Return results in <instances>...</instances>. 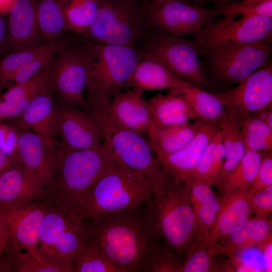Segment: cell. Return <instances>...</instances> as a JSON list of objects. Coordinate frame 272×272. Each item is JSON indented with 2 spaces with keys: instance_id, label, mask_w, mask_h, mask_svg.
Instances as JSON below:
<instances>
[{
  "instance_id": "39",
  "label": "cell",
  "mask_w": 272,
  "mask_h": 272,
  "mask_svg": "<svg viewBox=\"0 0 272 272\" xmlns=\"http://www.w3.org/2000/svg\"><path fill=\"white\" fill-rule=\"evenodd\" d=\"M49 44L6 54L0 57V91L12 84V80L22 67L46 50Z\"/></svg>"
},
{
  "instance_id": "13",
  "label": "cell",
  "mask_w": 272,
  "mask_h": 272,
  "mask_svg": "<svg viewBox=\"0 0 272 272\" xmlns=\"http://www.w3.org/2000/svg\"><path fill=\"white\" fill-rule=\"evenodd\" d=\"M51 204V201H27L0 206L7 228V251L25 250L41 263L47 264L40 256L38 244L43 219Z\"/></svg>"
},
{
  "instance_id": "18",
  "label": "cell",
  "mask_w": 272,
  "mask_h": 272,
  "mask_svg": "<svg viewBox=\"0 0 272 272\" xmlns=\"http://www.w3.org/2000/svg\"><path fill=\"white\" fill-rule=\"evenodd\" d=\"M39 0H16L8 14L4 55L43 44L37 21Z\"/></svg>"
},
{
  "instance_id": "6",
  "label": "cell",
  "mask_w": 272,
  "mask_h": 272,
  "mask_svg": "<svg viewBox=\"0 0 272 272\" xmlns=\"http://www.w3.org/2000/svg\"><path fill=\"white\" fill-rule=\"evenodd\" d=\"M86 41L89 71L86 104H108L115 96L128 89L129 80L140 59L139 52L125 46Z\"/></svg>"
},
{
  "instance_id": "46",
  "label": "cell",
  "mask_w": 272,
  "mask_h": 272,
  "mask_svg": "<svg viewBox=\"0 0 272 272\" xmlns=\"http://www.w3.org/2000/svg\"><path fill=\"white\" fill-rule=\"evenodd\" d=\"M267 0H241L228 4H216L211 8L219 15H239L242 11Z\"/></svg>"
},
{
  "instance_id": "33",
  "label": "cell",
  "mask_w": 272,
  "mask_h": 272,
  "mask_svg": "<svg viewBox=\"0 0 272 272\" xmlns=\"http://www.w3.org/2000/svg\"><path fill=\"white\" fill-rule=\"evenodd\" d=\"M266 152L246 151L237 165L221 180L218 189L222 197L248 187L254 180Z\"/></svg>"
},
{
  "instance_id": "15",
  "label": "cell",
  "mask_w": 272,
  "mask_h": 272,
  "mask_svg": "<svg viewBox=\"0 0 272 272\" xmlns=\"http://www.w3.org/2000/svg\"><path fill=\"white\" fill-rule=\"evenodd\" d=\"M234 88L215 92L229 108L242 118L272 105V61L253 73Z\"/></svg>"
},
{
  "instance_id": "36",
  "label": "cell",
  "mask_w": 272,
  "mask_h": 272,
  "mask_svg": "<svg viewBox=\"0 0 272 272\" xmlns=\"http://www.w3.org/2000/svg\"><path fill=\"white\" fill-rule=\"evenodd\" d=\"M73 272H124L92 242L86 240L75 257Z\"/></svg>"
},
{
  "instance_id": "37",
  "label": "cell",
  "mask_w": 272,
  "mask_h": 272,
  "mask_svg": "<svg viewBox=\"0 0 272 272\" xmlns=\"http://www.w3.org/2000/svg\"><path fill=\"white\" fill-rule=\"evenodd\" d=\"M246 151H272V129L253 116L239 118Z\"/></svg>"
},
{
  "instance_id": "7",
  "label": "cell",
  "mask_w": 272,
  "mask_h": 272,
  "mask_svg": "<svg viewBox=\"0 0 272 272\" xmlns=\"http://www.w3.org/2000/svg\"><path fill=\"white\" fill-rule=\"evenodd\" d=\"M152 27L143 0H99L95 19L84 36L91 42L138 50L148 39Z\"/></svg>"
},
{
  "instance_id": "17",
  "label": "cell",
  "mask_w": 272,
  "mask_h": 272,
  "mask_svg": "<svg viewBox=\"0 0 272 272\" xmlns=\"http://www.w3.org/2000/svg\"><path fill=\"white\" fill-rule=\"evenodd\" d=\"M51 199L47 186L20 161L13 163L0 174V206Z\"/></svg>"
},
{
  "instance_id": "29",
  "label": "cell",
  "mask_w": 272,
  "mask_h": 272,
  "mask_svg": "<svg viewBox=\"0 0 272 272\" xmlns=\"http://www.w3.org/2000/svg\"><path fill=\"white\" fill-rule=\"evenodd\" d=\"M152 123L170 126L190 122L197 117L189 104L173 94L158 93L149 101Z\"/></svg>"
},
{
  "instance_id": "1",
  "label": "cell",
  "mask_w": 272,
  "mask_h": 272,
  "mask_svg": "<svg viewBox=\"0 0 272 272\" xmlns=\"http://www.w3.org/2000/svg\"><path fill=\"white\" fill-rule=\"evenodd\" d=\"M53 156L55 170L52 205L71 221H82L87 196L109 166L114 153L104 141L100 147L85 150L58 146L53 150Z\"/></svg>"
},
{
  "instance_id": "54",
  "label": "cell",
  "mask_w": 272,
  "mask_h": 272,
  "mask_svg": "<svg viewBox=\"0 0 272 272\" xmlns=\"http://www.w3.org/2000/svg\"><path fill=\"white\" fill-rule=\"evenodd\" d=\"M0 272H10L8 253L0 254Z\"/></svg>"
},
{
  "instance_id": "38",
  "label": "cell",
  "mask_w": 272,
  "mask_h": 272,
  "mask_svg": "<svg viewBox=\"0 0 272 272\" xmlns=\"http://www.w3.org/2000/svg\"><path fill=\"white\" fill-rule=\"evenodd\" d=\"M99 2V0H66L69 31L84 35L95 19Z\"/></svg>"
},
{
  "instance_id": "42",
  "label": "cell",
  "mask_w": 272,
  "mask_h": 272,
  "mask_svg": "<svg viewBox=\"0 0 272 272\" xmlns=\"http://www.w3.org/2000/svg\"><path fill=\"white\" fill-rule=\"evenodd\" d=\"M7 252L10 272H62L56 266L41 263L26 251Z\"/></svg>"
},
{
  "instance_id": "14",
  "label": "cell",
  "mask_w": 272,
  "mask_h": 272,
  "mask_svg": "<svg viewBox=\"0 0 272 272\" xmlns=\"http://www.w3.org/2000/svg\"><path fill=\"white\" fill-rule=\"evenodd\" d=\"M143 6L152 27L176 37L191 35L220 15L211 9L179 1L143 0Z\"/></svg>"
},
{
  "instance_id": "43",
  "label": "cell",
  "mask_w": 272,
  "mask_h": 272,
  "mask_svg": "<svg viewBox=\"0 0 272 272\" xmlns=\"http://www.w3.org/2000/svg\"><path fill=\"white\" fill-rule=\"evenodd\" d=\"M19 133L20 130L11 121H0V150L19 160Z\"/></svg>"
},
{
  "instance_id": "12",
  "label": "cell",
  "mask_w": 272,
  "mask_h": 272,
  "mask_svg": "<svg viewBox=\"0 0 272 272\" xmlns=\"http://www.w3.org/2000/svg\"><path fill=\"white\" fill-rule=\"evenodd\" d=\"M226 15L203 26L190 36L200 55L215 49L230 48L272 37V19Z\"/></svg>"
},
{
  "instance_id": "20",
  "label": "cell",
  "mask_w": 272,
  "mask_h": 272,
  "mask_svg": "<svg viewBox=\"0 0 272 272\" xmlns=\"http://www.w3.org/2000/svg\"><path fill=\"white\" fill-rule=\"evenodd\" d=\"M197 122V133L187 146L177 152L158 158L165 172L175 181H185L191 178L207 146L221 129L198 119Z\"/></svg>"
},
{
  "instance_id": "32",
  "label": "cell",
  "mask_w": 272,
  "mask_h": 272,
  "mask_svg": "<svg viewBox=\"0 0 272 272\" xmlns=\"http://www.w3.org/2000/svg\"><path fill=\"white\" fill-rule=\"evenodd\" d=\"M228 109L229 116L221 126L223 131L224 158L220 175V182L222 179L237 165L246 151L239 117L233 110Z\"/></svg>"
},
{
  "instance_id": "4",
  "label": "cell",
  "mask_w": 272,
  "mask_h": 272,
  "mask_svg": "<svg viewBox=\"0 0 272 272\" xmlns=\"http://www.w3.org/2000/svg\"><path fill=\"white\" fill-rule=\"evenodd\" d=\"M153 194L152 183L114 154L109 166L91 189L81 219L94 222L105 215L138 207L150 201Z\"/></svg>"
},
{
  "instance_id": "8",
  "label": "cell",
  "mask_w": 272,
  "mask_h": 272,
  "mask_svg": "<svg viewBox=\"0 0 272 272\" xmlns=\"http://www.w3.org/2000/svg\"><path fill=\"white\" fill-rule=\"evenodd\" d=\"M137 50L140 58L150 57L158 60L191 85L210 92H217L202 69L194 40L171 36L153 27L148 39Z\"/></svg>"
},
{
  "instance_id": "47",
  "label": "cell",
  "mask_w": 272,
  "mask_h": 272,
  "mask_svg": "<svg viewBox=\"0 0 272 272\" xmlns=\"http://www.w3.org/2000/svg\"><path fill=\"white\" fill-rule=\"evenodd\" d=\"M241 17L257 16L272 19V0H267L241 12Z\"/></svg>"
},
{
  "instance_id": "2",
  "label": "cell",
  "mask_w": 272,
  "mask_h": 272,
  "mask_svg": "<svg viewBox=\"0 0 272 272\" xmlns=\"http://www.w3.org/2000/svg\"><path fill=\"white\" fill-rule=\"evenodd\" d=\"M86 239L92 242L124 272H141L147 248L154 238L142 206L105 215L85 224Z\"/></svg>"
},
{
  "instance_id": "19",
  "label": "cell",
  "mask_w": 272,
  "mask_h": 272,
  "mask_svg": "<svg viewBox=\"0 0 272 272\" xmlns=\"http://www.w3.org/2000/svg\"><path fill=\"white\" fill-rule=\"evenodd\" d=\"M55 107L48 82L22 114L10 121L19 129L30 130L40 135L53 150L58 144Z\"/></svg>"
},
{
  "instance_id": "40",
  "label": "cell",
  "mask_w": 272,
  "mask_h": 272,
  "mask_svg": "<svg viewBox=\"0 0 272 272\" xmlns=\"http://www.w3.org/2000/svg\"><path fill=\"white\" fill-rule=\"evenodd\" d=\"M49 64L39 71L28 80L9 86L5 92L0 96V98L21 100L35 97L48 83Z\"/></svg>"
},
{
  "instance_id": "3",
  "label": "cell",
  "mask_w": 272,
  "mask_h": 272,
  "mask_svg": "<svg viewBox=\"0 0 272 272\" xmlns=\"http://www.w3.org/2000/svg\"><path fill=\"white\" fill-rule=\"evenodd\" d=\"M190 179L175 181L171 179L154 188L153 195L145 207L154 237L163 239L183 260L199 242L189 199Z\"/></svg>"
},
{
  "instance_id": "50",
  "label": "cell",
  "mask_w": 272,
  "mask_h": 272,
  "mask_svg": "<svg viewBox=\"0 0 272 272\" xmlns=\"http://www.w3.org/2000/svg\"><path fill=\"white\" fill-rule=\"evenodd\" d=\"M260 248L264 252V270L266 271H271V240L267 242Z\"/></svg>"
},
{
  "instance_id": "35",
  "label": "cell",
  "mask_w": 272,
  "mask_h": 272,
  "mask_svg": "<svg viewBox=\"0 0 272 272\" xmlns=\"http://www.w3.org/2000/svg\"><path fill=\"white\" fill-rule=\"evenodd\" d=\"M223 134L221 128L212 138L191 176L206 181L218 188L224 158Z\"/></svg>"
},
{
  "instance_id": "9",
  "label": "cell",
  "mask_w": 272,
  "mask_h": 272,
  "mask_svg": "<svg viewBox=\"0 0 272 272\" xmlns=\"http://www.w3.org/2000/svg\"><path fill=\"white\" fill-rule=\"evenodd\" d=\"M89 71L87 41L72 42L53 57L48 65V85L56 103L83 109Z\"/></svg>"
},
{
  "instance_id": "10",
  "label": "cell",
  "mask_w": 272,
  "mask_h": 272,
  "mask_svg": "<svg viewBox=\"0 0 272 272\" xmlns=\"http://www.w3.org/2000/svg\"><path fill=\"white\" fill-rule=\"evenodd\" d=\"M272 37L243 45L215 49L199 56L215 83L223 86L239 84L271 59Z\"/></svg>"
},
{
  "instance_id": "30",
  "label": "cell",
  "mask_w": 272,
  "mask_h": 272,
  "mask_svg": "<svg viewBox=\"0 0 272 272\" xmlns=\"http://www.w3.org/2000/svg\"><path fill=\"white\" fill-rule=\"evenodd\" d=\"M66 2V0H39L37 21L43 44H50L60 40L69 31Z\"/></svg>"
},
{
  "instance_id": "23",
  "label": "cell",
  "mask_w": 272,
  "mask_h": 272,
  "mask_svg": "<svg viewBox=\"0 0 272 272\" xmlns=\"http://www.w3.org/2000/svg\"><path fill=\"white\" fill-rule=\"evenodd\" d=\"M249 188L237 190L222 197L220 209L206 242L221 241L235 226L253 213L248 202Z\"/></svg>"
},
{
  "instance_id": "27",
  "label": "cell",
  "mask_w": 272,
  "mask_h": 272,
  "mask_svg": "<svg viewBox=\"0 0 272 272\" xmlns=\"http://www.w3.org/2000/svg\"><path fill=\"white\" fill-rule=\"evenodd\" d=\"M197 119L164 126L151 123L147 135L157 158L177 152L187 146L197 133Z\"/></svg>"
},
{
  "instance_id": "57",
  "label": "cell",
  "mask_w": 272,
  "mask_h": 272,
  "mask_svg": "<svg viewBox=\"0 0 272 272\" xmlns=\"http://www.w3.org/2000/svg\"><path fill=\"white\" fill-rule=\"evenodd\" d=\"M0 92H1V91H0Z\"/></svg>"
},
{
  "instance_id": "49",
  "label": "cell",
  "mask_w": 272,
  "mask_h": 272,
  "mask_svg": "<svg viewBox=\"0 0 272 272\" xmlns=\"http://www.w3.org/2000/svg\"><path fill=\"white\" fill-rule=\"evenodd\" d=\"M252 115L263 121L272 129V105L263 108Z\"/></svg>"
},
{
  "instance_id": "28",
  "label": "cell",
  "mask_w": 272,
  "mask_h": 272,
  "mask_svg": "<svg viewBox=\"0 0 272 272\" xmlns=\"http://www.w3.org/2000/svg\"><path fill=\"white\" fill-rule=\"evenodd\" d=\"M272 222L267 218H249L234 227L220 242L224 245L227 256L255 245L260 247L271 240Z\"/></svg>"
},
{
  "instance_id": "55",
  "label": "cell",
  "mask_w": 272,
  "mask_h": 272,
  "mask_svg": "<svg viewBox=\"0 0 272 272\" xmlns=\"http://www.w3.org/2000/svg\"><path fill=\"white\" fill-rule=\"evenodd\" d=\"M16 0H0V15L8 13Z\"/></svg>"
},
{
  "instance_id": "25",
  "label": "cell",
  "mask_w": 272,
  "mask_h": 272,
  "mask_svg": "<svg viewBox=\"0 0 272 272\" xmlns=\"http://www.w3.org/2000/svg\"><path fill=\"white\" fill-rule=\"evenodd\" d=\"M191 85L179 78L158 60L141 57L132 74L128 88L144 91L162 90Z\"/></svg>"
},
{
  "instance_id": "5",
  "label": "cell",
  "mask_w": 272,
  "mask_h": 272,
  "mask_svg": "<svg viewBox=\"0 0 272 272\" xmlns=\"http://www.w3.org/2000/svg\"><path fill=\"white\" fill-rule=\"evenodd\" d=\"M109 104H87L84 110L94 119L103 141L108 143L115 156L127 167L142 173L155 188L171 178L165 172L144 134L125 127L111 115Z\"/></svg>"
},
{
  "instance_id": "21",
  "label": "cell",
  "mask_w": 272,
  "mask_h": 272,
  "mask_svg": "<svg viewBox=\"0 0 272 272\" xmlns=\"http://www.w3.org/2000/svg\"><path fill=\"white\" fill-rule=\"evenodd\" d=\"M19 130L20 161L36 174L52 193L55 170L53 150L38 134L28 129Z\"/></svg>"
},
{
  "instance_id": "51",
  "label": "cell",
  "mask_w": 272,
  "mask_h": 272,
  "mask_svg": "<svg viewBox=\"0 0 272 272\" xmlns=\"http://www.w3.org/2000/svg\"><path fill=\"white\" fill-rule=\"evenodd\" d=\"M7 30V22L0 15V57L4 54Z\"/></svg>"
},
{
  "instance_id": "56",
  "label": "cell",
  "mask_w": 272,
  "mask_h": 272,
  "mask_svg": "<svg viewBox=\"0 0 272 272\" xmlns=\"http://www.w3.org/2000/svg\"><path fill=\"white\" fill-rule=\"evenodd\" d=\"M154 2H164V1H182L189 4H192V0H151Z\"/></svg>"
},
{
  "instance_id": "26",
  "label": "cell",
  "mask_w": 272,
  "mask_h": 272,
  "mask_svg": "<svg viewBox=\"0 0 272 272\" xmlns=\"http://www.w3.org/2000/svg\"><path fill=\"white\" fill-rule=\"evenodd\" d=\"M213 186L203 180L191 177L189 199L196 219L199 241L207 240L218 213L220 201L214 193Z\"/></svg>"
},
{
  "instance_id": "34",
  "label": "cell",
  "mask_w": 272,
  "mask_h": 272,
  "mask_svg": "<svg viewBox=\"0 0 272 272\" xmlns=\"http://www.w3.org/2000/svg\"><path fill=\"white\" fill-rule=\"evenodd\" d=\"M183 261L163 239L154 237L147 248L141 272H180Z\"/></svg>"
},
{
  "instance_id": "53",
  "label": "cell",
  "mask_w": 272,
  "mask_h": 272,
  "mask_svg": "<svg viewBox=\"0 0 272 272\" xmlns=\"http://www.w3.org/2000/svg\"><path fill=\"white\" fill-rule=\"evenodd\" d=\"M241 0H192V4L195 6L205 7L207 4L212 3L216 4H228L233 2H238Z\"/></svg>"
},
{
  "instance_id": "52",
  "label": "cell",
  "mask_w": 272,
  "mask_h": 272,
  "mask_svg": "<svg viewBox=\"0 0 272 272\" xmlns=\"http://www.w3.org/2000/svg\"><path fill=\"white\" fill-rule=\"evenodd\" d=\"M17 158L10 156L0 150V174L15 161Z\"/></svg>"
},
{
  "instance_id": "44",
  "label": "cell",
  "mask_w": 272,
  "mask_h": 272,
  "mask_svg": "<svg viewBox=\"0 0 272 272\" xmlns=\"http://www.w3.org/2000/svg\"><path fill=\"white\" fill-rule=\"evenodd\" d=\"M248 202L255 217L267 218L272 211V185L256 192L249 191Z\"/></svg>"
},
{
  "instance_id": "48",
  "label": "cell",
  "mask_w": 272,
  "mask_h": 272,
  "mask_svg": "<svg viewBox=\"0 0 272 272\" xmlns=\"http://www.w3.org/2000/svg\"><path fill=\"white\" fill-rule=\"evenodd\" d=\"M8 250V231L4 215L0 209V254Z\"/></svg>"
},
{
  "instance_id": "16",
  "label": "cell",
  "mask_w": 272,
  "mask_h": 272,
  "mask_svg": "<svg viewBox=\"0 0 272 272\" xmlns=\"http://www.w3.org/2000/svg\"><path fill=\"white\" fill-rule=\"evenodd\" d=\"M55 120L58 146L72 150H85L100 147L103 143L98 125L81 108L56 103Z\"/></svg>"
},
{
  "instance_id": "24",
  "label": "cell",
  "mask_w": 272,
  "mask_h": 272,
  "mask_svg": "<svg viewBox=\"0 0 272 272\" xmlns=\"http://www.w3.org/2000/svg\"><path fill=\"white\" fill-rule=\"evenodd\" d=\"M168 93L178 96L190 106L197 118L221 128L229 113L228 108L216 96L192 85L168 90Z\"/></svg>"
},
{
  "instance_id": "31",
  "label": "cell",
  "mask_w": 272,
  "mask_h": 272,
  "mask_svg": "<svg viewBox=\"0 0 272 272\" xmlns=\"http://www.w3.org/2000/svg\"><path fill=\"white\" fill-rule=\"evenodd\" d=\"M220 255H226V250L220 242H197L186 255L180 272L221 271Z\"/></svg>"
},
{
  "instance_id": "11",
  "label": "cell",
  "mask_w": 272,
  "mask_h": 272,
  "mask_svg": "<svg viewBox=\"0 0 272 272\" xmlns=\"http://www.w3.org/2000/svg\"><path fill=\"white\" fill-rule=\"evenodd\" d=\"M86 238L83 221H71L51 204L42 224L39 253L44 262L62 272H73L76 255Z\"/></svg>"
},
{
  "instance_id": "45",
  "label": "cell",
  "mask_w": 272,
  "mask_h": 272,
  "mask_svg": "<svg viewBox=\"0 0 272 272\" xmlns=\"http://www.w3.org/2000/svg\"><path fill=\"white\" fill-rule=\"evenodd\" d=\"M272 185V151L266 152L263 155L255 177L249 187L253 192Z\"/></svg>"
},
{
  "instance_id": "22",
  "label": "cell",
  "mask_w": 272,
  "mask_h": 272,
  "mask_svg": "<svg viewBox=\"0 0 272 272\" xmlns=\"http://www.w3.org/2000/svg\"><path fill=\"white\" fill-rule=\"evenodd\" d=\"M111 115L121 125L142 134H147L152 122L148 101L143 91L129 88L115 96L108 105Z\"/></svg>"
},
{
  "instance_id": "41",
  "label": "cell",
  "mask_w": 272,
  "mask_h": 272,
  "mask_svg": "<svg viewBox=\"0 0 272 272\" xmlns=\"http://www.w3.org/2000/svg\"><path fill=\"white\" fill-rule=\"evenodd\" d=\"M73 42L71 40L64 38L49 44L45 50L17 72L12 80L11 85L22 83L28 80L39 71L47 66L57 52Z\"/></svg>"
}]
</instances>
